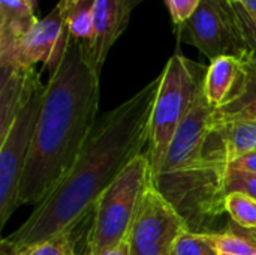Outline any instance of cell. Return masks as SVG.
Segmentation results:
<instances>
[{
	"label": "cell",
	"mask_w": 256,
	"mask_h": 255,
	"mask_svg": "<svg viewBox=\"0 0 256 255\" xmlns=\"http://www.w3.org/2000/svg\"><path fill=\"white\" fill-rule=\"evenodd\" d=\"M45 96L40 84L20 108L6 137L0 141V227L18 207L20 185L32 149L39 113Z\"/></svg>",
	"instance_id": "cell-5"
},
{
	"label": "cell",
	"mask_w": 256,
	"mask_h": 255,
	"mask_svg": "<svg viewBox=\"0 0 256 255\" xmlns=\"http://www.w3.org/2000/svg\"><path fill=\"white\" fill-rule=\"evenodd\" d=\"M144 0H96L93 18V38L86 47L92 68L100 75L105 59L116 41L126 30L134 9Z\"/></svg>",
	"instance_id": "cell-9"
},
{
	"label": "cell",
	"mask_w": 256,
	"mask_h": 255,
	"mask_svg": "<svg viewBox=\"0 0 256 255\" xmlns=\"http://www.w3.org/2000/svg\"><path fill=\"white\" fill-rule=\"evenodd\" d=\"M82 251H84V249H82Z\"/></svg>",
	"instance_id": "cell-28"
},
{
	"label": "cell",
	"mask_w": 256,
	"mask_h": 255,
	"mask_svg": "<svg viewBox=\"0 0 256 255\" xmlns=\"http://www.w3.org/2000/svg\"><path fill=\"white\" fill-rule=\"evenodd\" d=\"M170 255H219L210 233L184 231L176 240Z\"/></svg>",
	"instance_id": "cell-18"
},
{
	"label": "cell",
	"mask_w": 256,
	"mask_h": 255,
	"mask_svg": "<svg viewBox=\"0 0 256 255\" xmlns=\"http://www.w3.org/2000/svg\"><path fill=\"white\" fill-rule=\"evenodd\" d=\"M244 80L240 92L218 113L225 120H256V60L246 56Z\"/></svg>",
	"instance_id": "cell-13"
},
{
	"label": "cell",
	"mask_w": 256,
	"mask_h": 255,
	"mask_svg": "<svg viewBox=\"0 0 256 255\" xmlns=\"http://www.w3.org/2000/svg\"><path fill=\"white\" fill-rule=\"evenodd\" d=\"M188 225L174 206L152 185L128 236L129 255H170Z\"/></svg>",
	"instance_id": "cell-7"
},
{
	"label": "cell",
	"mask_w": 256,
	"mask_h": 255,
	"mask_svg": "<svg viewBox=\"0 0 256 255\" xmlns=\"http://www.w3.org/2000/svg\"><path fill=\"white\" fill-rule=\"evenodd\" d=\"M40 84L36 68L0 65V141L6 137L20 108Z\"/></svg>",
	"instance_id": "cell-10"
},
{
	"label": "cell",
	"mask_w": 256,
	"mask_h": 255,
	"mask_svg": "<svg viewBox=\"0 0 256 255\" xmlns=\"http://www.w3.org/2000/svg\"><path fill=\"white\" fill-rule=\"evenodd\" d=\"M81 224L63 231L62 234L44 243H39L32 248H26L22 251H18L10 255H81L82 252H78V243H76V236H75Z\"/></svg>",
	"instance_id": "cell-17"
},
{
	"label": "cell",
	"mask_w": 256,
	"mask_h": 255,
	"mask_svg": "<svg viewBox=\"0 0 256 255\" xmlns=\"http://www.w3.org/2000/svg\"><path fill=\"white\" fill-rule=\"evenodd\" d=\"M152 185V165L146 150L122 171L93 206L92 224L86 237L87 255L102 254L128 239Z\"/></svg>",
	"instance_id": "cell-4"
},
{
	"label": "cell",
	"mask_w": 256,
	"mask_h": 255,
	"mask_svg": "<svg viewBox=\"0 0 256 255\" xmlns=\"http://www.w3.org/2000/svg\"><path fill=\"white\" fill-rule=\"evenodd\" d=\"M84 249H86V248H84ZM81 255H84V251H82V254H81Z\"/></svg>",
	"instance_id": "cell-27"
},
{
	"label": "cell",
	"mask_w": 256,
	"mask_h": 255,
	"mask_svg": "<svg viewBox=\"0 0 256 255\" xmlns=\"http://www.w3.org/2000/svg\"><path fill=\"white\" fill-rule=\"evenodd\" d=\"M160 75L98 119L69 173L39 203L28 219L2 240V255L44 243L81 224L122 171L147 150L150 117Z\"/></svg>",
	"instance_id": "cell-1"
},
{
	"label": "cell",
	"mask_w": 256,
	"mask_h": 255,
	"mask_svg": "<svg viewBox=\"0 0 256 255\" xmlns=\"http://www.w3.org/2000/svg\"><path fill=\"white\" fill-rule=\"evenodd\" d=\"M212 134L228 162L256 150V120H225L216 113Z\"/></svg>",
	"instance_id": "cell-12"
},
{
	"label": "cell",
	"mask_w": 256,
	"mask_h": 255,
	"mask_svg": "<svg viewBox=\"0 0 256 255\" xmlns=\"http://www.w3.org/2000/svg\"><path fill=\"white\" fill-rule=\"evenodd\" d=\"M202 0H165L171 20L176 27L186 23L198 9Z\"/></svg>",
	"instance_id": "cell-21"
},
{
	"label": "cell",
	"mask_w": 256,
	"mask_h": 255,
	"mask_svg": "<svg viewBox=\"0 0 256 255\" xmlns=\"http://www.w3.org/2000/svg\"><path fill=\"white\" fill-rule=\"evenodd\" d=\"M228 2L234 11L238 30L248 47L249 51L248 56L256 60V12H252L248 8H244L238 0H228Z\"/></svg>",
	"instance_id": "cell-19"
},
{
	"label": "cell",
	"mask_w": 256,
	"mask_h": 255,
	"mask_svg": "<svg viewBox=\"0 0 256 255\" xmlns=\"http://www.w3.org/2000/svg\"><path fill=\"white\" fill-rule=\"evenodd\" d=\"M96 0H76L66 6V23L69 36L88 44L93 38V18Z\"/></svg>",
	"instance_id": "cell-14"
},
{
	"label": "cell",
	"mask_w": 256,
	"mask_h": 255,
	"mask_svg": "<svg viewBox=\"0 0 256 255\" xmlns=\"http://www.w3.org/2000/svg\"><path fill=\"white\" fill-rule=\"evenodd\" d=\"M69 42V30L66 23V6L60 0L56 8L40 18L20 41L15 57L10 63L22 68H36L42 63L50 74L60 65Z\"/></svg>",
	"instance_id": "cell-8"
},
{
	"label": "cell",
	"mask_w": 256,
	"mask_h": 255,
	"mask_svg": "<svg viewBox=\"0 0 256 255\" xmlns=\"http://www.w3.org/2000/svg\"><path fill=\"white\" fill-rule=\"evenodd\" d=\"M240 228H242V227H240ZM243 230H244L248 234H250V236H252V237L256 240V228H254V230H246V228H243Z\"/></svg>",
	"instance_id": "cell-25"
},
{
	"label": "cell",
	"mask_w": 256,
	"mask_h": 255,
	"mask_svg": "<svg viewBox=\"0 0 256 255\" xmlns=\"http://www.w3.org/2000/svg\"><path fill=\"white\" fill-rule=\"evenodd\" d=\"M207 68L177 50L160 72V84L150 117L147 153L152 179L159 173L171 141L202 90Z\"/></svg>",
	"instance_id": "cell-3"
},
{
	"label": "cell",
	"mask_w": 256,
	"mask_h": 255,
	"mask_svg": "<svg viewBox=\"0 0 256 255\" xmlns=\"http://www.w3.org/2000/svg\"><path fill=\"white\" fill-rule=\"evenodd\" d=\"M62 2H63V3H64L66 6H70V5H72L74 2H76V0H62Z\"/></svg>",
	"instance_id": "cell-26"
},
{
	"label": "cell",
	"mask_w": 256,
	"mask_h": 255,
	"mask_svg": "<svg viewBox=\"0 0 256 255\" xmlns=\"http://www.w3.org/2000/svg\"><path fill=\"white\" fill-rule=\"evenodd\" d=\"M176 30L178 44L195 47L210 62L220 56L244 59L249 54L228 0H202L195 14Z\"/></svg>",
	"instance_id": "cell-6"
},
{
	"label": "cell",
	"mask_w": 256,
	"mask_h": 255,
	"mask_svg": "<svg viewBox=\"0 0 256 255\" xmlns=\"http://www.w3.org/2000/svg\"><path fill=\"white\" fill-rule=\"evenodd\" d=\"M84 255H87L86 249H84ZM99 255H129V245H128V240H124L123 243L117 245L116 248H111V249H108V251H105V252H102V254Z\"/></svg>",
	"instance_id": "cell-23"
},
{
	"label": "cell",
	"mask_w": 256,
	"mask_h": 255,
	"mask_svg": "<svg viewBox=\"0 0 256 255\" xmlns=\"http://www.w3.org/2000/svg\"><path fill=\"white\" fill-rule=\"evenodd\" d=\"M225 213L231 221L246 230L256 228V200L244 192H230L225 197Z\"/></svg>",
	"instance_id": "cell-16"
},
{
	"label": "cell",
	"mask_w": 256,
	"mask_h": 255,
	"mask_svg": "<svg viewBox=\"0 0 256 255\" xmlns=\"http://www.w3.org/2000/svg\"><path fill=\"white\" fill-rule=\"evenodd\" d=\"M99 77L84 42L69 36L64 56L45 84L18 206L42 203L72 168L98 122Z\"/></svg>",
	"instance_id": "cell-2"
},
{
	"label": "cell",
	"mask_w": 256,
	"mask_h": 255,
	"mask_svg": "<svg viewBox=\"0 0 256 255\" xmlns=\"http://www.w3.org/2000/svg\"><path fill=\"white\" fill-rule=\"evenodd\" d=\"M219 255H256V240L231 222L222 233H210Z\"/></svg>",
	"instance_id": "cell-15"
},
{
	"label": "cell",
	"mask_w": 256,
	"mask_h": 255,
	"mask_svg": "<svg viewBox=\"0 0 256 255\" xmlns=\"http://www.w3.org/2000/svg\"><path fill=\"white\" fill-rule=\"evenodd\" d=\"M244 8H248L249 11L256 12V0H238Z\"/></svg>",
	"instance_id": "cell-24"
},
{
	"label": "cell",
	"mask_w": 256,
	"mask_h": 255,
	"mask_svg": "<svg viewBox=\"0 0 256 255\" xmlns=\"http://www.w3.org/2000/svg\"><path fill=\"white\" fill-rule=\"evenodd\" d=\"M225 189H226V195L230 192H244L256 200V174L228 168L226 179H225Z\"/></svg>",
	"instance_id": "cell-20"
},
{
	"label": "cell",
	"mask_w": 256,
	"mask_h": 255,
	"mask_svg": "<svg viewBox=\"0 0 256 255\" xmlns=\"http://www.w3.org/2000/svg\"><path fill=\"white\" fill-rule=\"evenodd\" d=\"M228 168L231 170H237V171H243V173H250L256 174V150L242 155L237 159H234L232 162H230Z\"/></svg>",
	"instance_id": "cell-22"
},
{
	"label": "cell",
	"mask_w": 256,
	"mask_h": 255,
	"mask_svg": "<svg viewBox=\"0 0 256 255\" xmlns=\"http://www.w3.org/2000/svg\"><path fill=\"white\" fill-rule=\"evenodd\" d=\"M244 60L236 56H220L210 62L204 78V95L210 105L220 108L242 89Z\"/></svg>",
	"instance_id": "cell-11"
}]
</instances>
